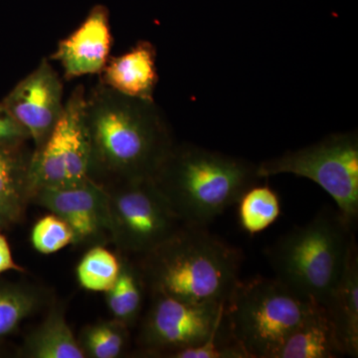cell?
I'll return each instance as SVG.
<instances>
[{"mask_svg":"<svg viewBox=\"0 0 358 358\" xmlns=\"http://www.w3.org/2000/svg\"><path fill=\"white\" fill-rule=\"evenodd\" d=\"M85 121L90 178L103 186L152 178L174 145L155 101L122 95L101 82L86 93Z\"/></svg>","mask_w":358,"mask_h":358,"instance_id":"6da1fadb","label":"cell"},{"mask_svg":"<svg viewBox=\"0 0 358 358\" xmlns=\"http://www.w3.org/2000/svg\"><path fill=\"white\" fill-rule=\"evenodd\" d=\"M141 259V277L152 296L226 303L240 281L243 253L206 226L183 225Z\"/></svg>","mask_w":358,"mask_h":358,"instance_id":"7a4b0ae2","label":"cell"},{"mask_svg":"<svg viewBox=\"0 0 358 358\" xmlns=\"http://www.w3.org/2000/svg\"><path fill=\"white\" fill-rule=\"evenodd\" d=\"M185 225L208 226L260 180L258 164L197 145H173L152 176Z\"/></svg>","mask_w":358,"mask_h":358,"instance_id":"3957f363","label":"cell"},{"mask_svg":"<svg viewBox=\"0 0 358 358\" xmlns=\"http://www.w3.org/2000/svg\"><path fill=\"white\" fill-rule=\"evenodd\" d=\"M355 240V227L338 209L324 206L265 250L275 277L324 308L343 275Z\"/></svg>","mask_w":358,"mask_h":358,"instance_id":"277c9868","label":"cell"},{"mask_svg":"<svg viewBox=\"0 0 358 358\" xmlns=\"http://www.w3.org/2000/svg\"><path fill=\"white\" fill-rule=\"evenodd\" d=\"M320 306L277 278L237 282L225 303L232 338L249 358H273L299 324Z\"/></svg>","mask_w":358,"mask_h":358,"instance_id":"5b68a950","label":"cell"},{"mask_svg":"<svg viewBox=\"0 0 358 358\" xmlns=\"http://www.w3.org/2000/svg\"><path fill=\"white\" fill-rule=\"evenodd\" d=\"M261 179L293 174L320 185L352 227L358 218L357 131L336 133L315 145L258 164Z\"/></svg>","mask_w":358,"mask_h":358,"instance_id":"8992f818","label":"cell"},{"mask_svg":"<svg viewBox=\"0 0 358 358\" xmlns=\"http://www.w3.org/2000/svg\"><path fill=\"white\" fill-rule=\"evenodd\" d=\"M105 187L110 235L124 253L145 255L185 225L152 178L121 181Z\"/></svg>","mask_w":358,"mask_h":358,"instance_id":"52a82bcc","label":"cell"},{"mask_svg":"<svg viewBox=\"0 0 358 358\" xmlns=\"http://www.w3.org/2000/svg\"><path fill=\"white\" fill-rule=\"evenodd\" d=\"M86 93L83 85L75 87L57 126L43 148L31 155L27 178L29 199L43 188L73 187L89 180L91 150L85 121Z\"/></svg>","mask_w":358,"mask_h":358,"instance_id":"ba28073f","label":"cell"},{"mask_svg":"<svg viewBox=\"0 0 358 358\" xmlns=\"http://www.w3.org/2000/svg\"><path fill=\"white\" fill-rule=\"evenodd\" d=\"M152 306L141 327L140 343L150 355L193 348L228 327L226 303H188L152 296Z\"/></svg>","mask_w":358,"mask_h":358,"instance_id":"9c48e42d","label":"cell"},{"mask_svg":"<svg viewBox=\"0 0 358 358\" xmlns=\"http://www.w3.org/2000/svg\"><path fill=\"white\" fill-rule=\"evenodd\" d=\"M1 103L29 134L37 154L57 126L64 110L63 83L50 61L44 58Z\"/></svg>","mask_w":358,"mask_h":358,"instance_id":"30bf717a","label":"cell"},{"mask_svg":"<svg viewBox=\"0 0 358 358\" xmlns=\"http://www.w3.org/2000/svg\"><path fill=\"white\" fill-rule=\"evenodd\" d=\"M30 199L65 221L74 234L73 244L110 235L107 190L93 179L73 187L43 188Z\"/></svg>","mask_w":358,"mask_h":358,"instance_id":"8fae6325","label":"cell"},{"mask_svg":"<svg viewBox=\"0 0 358 358\" xmlns=\"http://www.w3.org/2000/svg\"><path fill=\"white\" fill-rule=\"evenodd\" d=\"M110 46L109 9L96 4L79 27L59 41L50 60L60 63L67 80L99 75L109 60Z\"/></svg>","mask_w":358,"mask_h":358,"instance_id":"7c38bea8","label":"cell"},{"mask_svg":"<svg viewBox=\"0 0 358 358\" xmlns=\"http://www.w3.org/2000/svg\"><path fill=\"white\" fill-rule=\"evenodd\" d=\"M99 76V82L122 95L155 101L159 83L155 45L138 41L126 53L109 58Z\"/></svg>","mask_w":358,"mask_h":358,"instance_id":"4fadbf2b","label":"cell"},{"mask_svg":"<svg viewBox=\"0 0 358 358\" xmlns=\"http://www.w3.org/2000/svg\"><path fill=\"white\" fill-rule=\"evenodd\" d=\"M336 338L345 355H358V249L350 250L343 275L326 306Z\"/></svg>","mask_w":358,"mask_h":358,"instance_id":"5bb4252c","label":"cell"},{"mask_svg":"<svg viewBox=\"0 0 358 358\" xmlns=\"http://www.w3.org/2000/svg\"><path fill=\"white\" fill-rule=\"evenodd\" d=\"M345 357L324 308L306 317L285 339L273 358H336Z\"/></svg>","mask_w":358,"mask_h":358,"instance_id":"9a60e30c","label":"cell"},{"mask_svg":"<svg viewBox=\"0 0 358 358\" xmlns=\"http://www.w3.org/2000/svg\"><path fill=\"white\" fill-rule=\"evenodd\" d=\"M20 355L27 358H85L66 320L64 308L58 305L26 336Z\"/></svg>","mask_w":358,"mask_h":358,"instance_id":"2e32d148","label":"cell"},{"mask_svg":"<svg viewBox=\"0 0 358 358\" xmlns=\"http://www.w3.org/2000/svg\"><path fill=\"white\" fill-rule=\"evenodd\" d=\"M30 155L25 159L21 148L0 145V204L20 219L28 193V169Z\"/></svg>","mask_w":358,"mask_h":358,"instance_id":"e0dca14e","label":"cell"},{"mask_svg":"<svg viewBox=\"0 0 358 358\" xmlns=\"http://www.w3.org/2000/svg\"><path fill=\"white\" fill-rule=\"evenodd\" d=\"M40 289L20 282H0V343L43 303Z\"/></svg>","mask_w":358,"mask_h":358,"instance_id":"ac0fdd59","label":"cell"},{"mask_svg":"<svg viewBox=\"0 0 358 358\" xmlns=\"http://www.w3.org/2000/svg\"><path fill=\"white\" fill-rule=\"evenodd\" d=\"M239 222L250 235L267 229L281 215V201L270 186L257 185L247 189L238 201Z\"/></svg>","mask_w":358,"mask_h":358,"instance_id":"d6986e66","label":"cell"},{"mask_svg":"<svg viewBox=\"0 0 358 358\" xmlns=\"http://www.w3.org/2000/svg\"><path fill=\"white\" fill-rule=\"evenodd\" d=\"M145 282L140 268L121 262V270L112 287L108 289L107 303L115 320L127 326L136 320L143 303Z\"/></svg>","mask_w":358,"mask_h":358,"instance_id":"ffe728a7","label":"cell"},{"mask_svg":"<svg viewBox=\"0 0 358 358\" xmlns=\"http://www.w3.org/2000/svg\"><path fill=\"white\" fill-rule=\"evenodd\" d=\"M128 338V326L115 320L85 327L78 341L85 357L115 358L124 352Z\"/></svg>","mask_w":358,"mask_h":358,"instance_id":"44dd1931","label":"cell"},{"mask_svg":"<svg viewBox=\"0 0 358 358\" xmlns=\"http://www.w3.org/2000/svg\"><path fill=\"white\" fill-rule=\"evenodd\" d=\"M121 270L117 257L103 247L90 250L77 268V277L84 289L107 292L114 285Z\"/></svg>","mask_w":358,"mask_h":358,"instance_id":"7402d4cb","label":"cell"},{"mask_svg":"<svg viewBox=\"0 0 358 358\" xmlns=\"http://www.w3.org/2000/svg\"><path fill=\"white\" fill-rule=\"evenodd\" d=\"M33 247L39 253L53 254L74 242V234L65 221L51 214L40 219L32 230Z\"/></svg>","mask_w":358,"mask_h":358,"instance_id":"603a6c76","label":"cell"},{"mask_svg":"<svg viewBox=\"0 0 358 358\" xmlns=\"http://www.w3.org/2000/svg\"><path fill=\"white\" fill-rule=\"evenodd\" d=\"M166 357L249 358L244 348L232 338L228 327L199 345L176 350L169 353Z\"/></svg>","mask_w":358,"mask_h":358,"instance_id":"cb8c5ba5","label":"cell"},{"mask_svg":"<svg viewBox=\"0 0 358 358\" xmlns=\"http://www.w3.org/2000/svg\"><path fill=\"white\" fill-rule=\"evenodd\" d=\"M28 140H30L29 134L0 102V145L21 148Z\"/></svg>","mask_w":358,"mask_h":358,"instance_id":"d4e9b609","label":"cell"},{"mask_svg":"<svg viewBox=\"0 0 358 358\" xmlns=\"http://www.w3.org/2000/svg\"><path fill=\"white\" fill-rule=\"evenodd\" d=\"M8 271H17L23 272V268L14 262L13 253L8 241L3 235L0 234V274Z\"/></svg>","mask_w":358,"mask_h":358,"instance_id":"484cf974","label":"cell"},{"mask_svg":"<svg viewBox=\"0 0 358 358\" xmlns=\"http://www.w3.org/2000/svg\"><path fill=\"white\" fill-rule=\"evenodd\" d=\"M17 220L18 219L8 209L0 204V230L6 229Z\"/></svg>","mask_w":358,"mask_h":358,"instance_id":"4316f807","label":"cell"}]
</instances>
